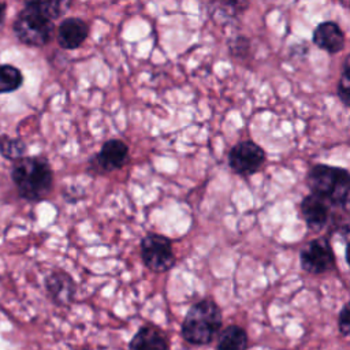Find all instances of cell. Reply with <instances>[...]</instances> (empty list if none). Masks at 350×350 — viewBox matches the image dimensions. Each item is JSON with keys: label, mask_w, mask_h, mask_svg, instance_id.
<instances>
[{"label": "cell", "mask_w": 350, "mask_h": 350, "mask_svg": "<svg viewBox=\"0 0 350 350\" xmlns=\"http://www.w3.org/2000/svg\"><path fill=\"white\" fill-rule=\"evenodd\" d=\"M299 264L304 271L312 275L328 272L335 265V254L327 238L309 241L299 252Z\"/></svg>", "instance_id": "6"}, {"label": "cell", "mask_w": 350, "mask_h": 350, "mask_svg": "<svg viewBox=\"0 0 350 350\" xmlns=\"http://www.w3.org/2000/svg\"><path fill=\"white\" fill-rule=\"evenodd\" d=\"M129 159V146L118 138L108 139L103 144L98 153L89 161V170L93 174H107L120 170Z\"/></svg>", "instance_id": "8"}, {"label": "cell", "mask_w": 350, "mask_h": 350, "mask_svg": "<svg viewBox=\"0 0 350 350\" xmlns=\"http://www.w3.org/2000/svg\"><path fill=\"white\" fill-rule=\"evenodd\" d=\"M0 152L3 156H5L7 159H12V160H19L23 157L25 152H26V146L22 141L19 139H14L10 138L7 135H3L0 138Z\"/></svg>", "instance_id": "17"}, {"label": "cell", "mask_w": 350, "mask_h": 350, "mask_svg": "<svg viewBox=\"0 0 350 350\" xmlns=\"http://www.w3.org/2000/svg\"><path fill=\"white\" fill-rule=\"evenodd\" d=\"M264 163L265 150L250 139L238 142L228 153L230 168L241 176L253 175L262 167Z\"/></svg>", "instance_id": "7"}, {"label": "cell", "mask_w": 350, "mask_h": 350, "mask_svg": "<svg viewBox=\"0 0 350 350\" xmlns=\"http://www.w3.org/2000/svg\"><path fill=\"white\" fill-rule=\"evenodd\" d=\"M12 180L23 198L38 201L45 198L53 183V174L48 161L40 157H22L11 172Z\"/></svg>", "instance_id": "3"}, {"label": "cell", "mask_w": 350, "mask_h": 350, "mask_svg": "<svg viewBox=\"0 0 350 350\" xmlns=\"http://www.w3.org/2000/svg\"><path fill=\"white\" fill-rule=\"evenodd\" d=\"M4 15H5V4L3 1H0V26L3 25Z\"/></svg>", "instance_id": "19"}, {"label": "cell", "mask_w": 350, "mask_h": 350, "mask_svg": "<svg viewBox=\"0 0 350 350\" xmlns=\"http://www.w3.org/2000/svg\"><path fill=\"white\" fill-rule=\"evenodd\" d=\"M53 22L46 15L26 3L25 10L19 12L14 22L16 37L26 45L41 46L45 45L53 33Z\"/></svg>", "instance_id": "4"}, {"label": "cell", "mask_w": 350, "mask_h": 350, "mask_svg": "<svg viewBox=\"0 0 350 350\" xmlns=\"http://www.w3.org/2000/svg\"><path fill=\"white\" fill-rule=\"evenodd\" d=\"M89 36V26L81 18H66L57 29V42L63 49H75Z\"/></svg>", "instance_id": "13"}, {"label": "cell", "mask_w": 350, "mask_h": 350, "mask_svg": "<svg viewBox=\"0 0 350 350\" xmlns=\"http://www.w3.org/2000/svg\"><path fill=\"white\" fill-rule=\"evenodd\" d=\"M336 94L342 104L347 108L350 105V64H349V56L345 57L343 66H342V72L339 77L338 88H336Z\"/></svg>", "instance_id": "16"}, {"label": "cell", "mask_w": 350, "mask_h": 350, "mask_svg": "<svg viewBox=\"0 0 350 350\" xmlns=\"http://www.w3.org/2000/svg\"><path fill=\"white\" fill-rule=\"evenodd\" d=\"M221 323L223 316L219 305L211 298H204L193 304L186 312L180 334L190 345H209L220 332Z\"/></svg>", "instance_id": "1"}, {"label": "cell", "mask_w": 350, "mask_h": 350, "mask_svg": "<svg viewBox=\"0 0 350 350\" xmlns=\"http://www.w3.org/2000/svg\"><path fill=\"white\" fill-rule=\"evenodd\" d=\"M306 185L310 194L323 198L334 208L347 211L350 178L346 168L316 164L306 175Z\"/></svg>", "instance_id": "2"}, {"label": "cell", "mask_w": 350, "mask_h": 350, "mask_svg": "<svg viewBox=\"0 0 350 350\" xmlns=\"http://www.w3.org/2000/svg\"><path fill=\"white\" fill-rule=\"evenodd\" d=\"M129 350H170V338L160 327L144 324L130 339Z\"/></svg>", "instance_id": "10"}, {"label": "cell", "mask_w": 350, "mask_h": 350, "mask_svg": "<svg viewBox=\"0 0 350 350\" xmlns=\"http://www.w3.org/2000/svg\"><path fill=\"white\" fill-rule=\"evenodd\" d=\"M312 41L321 51H325L329 55H335L345 46V33L336 22L324 21L314 27Z\"/></svg>", "instance_id": "11"}, {"label": "cell", "mask_w": 350, "mask_h": 350, "mask_svg": "<svg viewBox=\"0 0 350 350\" xmlns=\"http://www.w3.org/2000/svg\"><path fill=\"white\" fill-rule=\"evenodd\" d=\"M301 215L309 230L321 231L331 220V205L314 194H308L301 202Z\"/></svg>", "instance_id": "9"}, {"label": "cell", "mask_w": 350, "mask_h": 350, "mask_svg": "<svg viewBox=\"0 0 350 350\" xmlns=\"http://www.w3.org/2000/svg\"><path fill=\"white\" fill-rule=\"evenodd\" d=\"M338 329L342 334V336H347L350 331V310H349V304L346 302L339 314H338Z\"/></svg>", "instance_id": "18"}, {"label": "cell", "mask_w": 350, "mask_h": 350, "mask_svg": "<svg viewBox=\"0 0 350 350\" xmlns=\"http://www.w3.org/2000/svg\"><path fill=\"white\" fill-rule=\"evenodd\" d=\"M23 82L21 71L10 64L0 66V93L12 92L18 89Z\"/></svg>", "instance_id": "15"}, {"label": "cell", "mask_w": 350, "mask_h": 350, "mask_svg": "<svg viewBox=\"0 0 350 350\" xmlns=\"http://www.w3.org/2000/svg\"><path fill=\"white\" fill-rule=\"evenodd\" d=\"M45 287L52 301L60 306L71 304L77 293L75 282L66 272H52L45 280Z\"/></svg>", "instance_id": "12"}, {"label": "cell", "mask_w": 350, "mask_h": 350, "mask_svg": "<svg viewBox=\"0 0 350 350\" xmlns=\"http://www.w3.org/2000/svg\"><path fill=\"white\" fill-rule=\"evenodd\" d=\"M141 258L145 267L153 272H167L175 265L172 242L168 237L150 232L141 239Z\"/></svg>", "instance_id": "5"}, {"label": "cell", "mask_w": 350, "mask_h": 350, "mask_svg": "<svg viewBox=\"0 0 350 350\" xmlns=\"http://www.w3.org/2000/svg\"><path fill=\"white\" fill-rule=\"evenodd\" d=\"M249 338L245 328L237 324L224 327L217 336V350H247Z\"/></svg>", "instance_id": "14"}]
</instances>
